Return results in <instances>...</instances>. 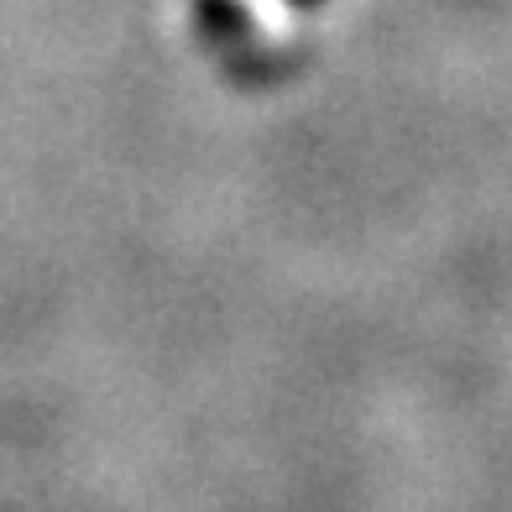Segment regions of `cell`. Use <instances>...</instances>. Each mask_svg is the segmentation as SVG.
Masks as SVG:
<instances>
[{"mask_svg":"<svg viewBox=\"0 0 512 512\" xmlns=\"http://www.w3.org/2000/svg\"><path fill=\"white\" fill-rule=\"evenodd\" d=\"M194 16H199V27L209 37H220V42H236L251 32V16L236 6V0H194Z\"/></svg>","mask_w":512,"mask_h":512,"instance_id":"6da1fadb","label":"cell"},{"mask_svg":"<svg viewBox=\"0 0 512 512\" xmlns=\"http://www.w3.org/2000/svg\"><path fill=\"white\" fill-rule=\"evenodd\" d=\"M293 11H314V6H324V0H288Z\"/></svg>","mask_w":512,"mask_h":512,"instance_id":"7a4b0ae2","label":"cell"}]
</instances>
